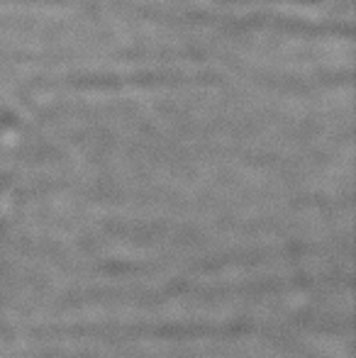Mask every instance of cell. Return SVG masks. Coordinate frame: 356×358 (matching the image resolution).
<instances>
[]
</instances>
